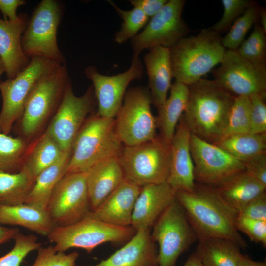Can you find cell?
<instances>
[{
  "instance_id": "obj_1",
  "label": "cell",
  "mask_w": 266,
  "mask_h": 266,
  "mask_svg": "<svg viewBox=\"0 0 266 266\" xmlns=\"http://www.w3.org/2000/svg\"><path fill=\"white\" fill-rule=\"evenodd\" d=\"M176 200L183 208L198 240L229 239L242 249L248 245L235 226L238 212L228 206L213 187L195 184L189 192L177 191Z\"/></svg>"
},
{
  "instance_id": "obj_2",
  "label": "cell",
  "mask_w": 266,
  "mask_h": 266,
  "mask_svg": "<svg viewBox=\"0 0 266 266\" xmlns=\"http://www.w3.org/2000/svg\"><path fill=\"white\" fill-rule=\"evenodd\" d=\"M183 114L191 133L211 143L217 142L226 128L234 96L214 80L201 78L188 86Z\"/></svg>"
},
{
  "instance_id": "obj_3",
  "label": "cell",
  "mask_w": 266,
  "mask_h": 266,
  "mask_svg": "<svg viewBox=\"0 0 266 266\" xmlns=\"http://www.w3.org/2000/svg\"><path fill=\"white\" fill-rule=\"evenodd\" d=\"M70 79L65 64L35 84L25 101L21 116L13 127L17 136L30 143L45 130L61 102Z\"/></svg>"
},
{
  "instance_id": "obj_4",
  "label": "cell",
  "mask_w": 266,
  "mask_h": 266,
  "mask_svg": "<svg viewBox=\"0 0 266 266\" xmlns=\"http://www.w3.org/2000/svg\"><path fill=\"white\" fill-rule=\"evenodd\" d=\"M169 50L173 76L187 86L220 64L226 51L219 33L210 28L182 38Z\"/></svg>"
},
{
  "instance_id": "obj_5",
  "label": "cell",
  "mask_w": 266,
  "mask_h": 266,
  "mask_svg": "<svg viewBox=\"0 0 266 266\" xmlns=\"http://www.w3.org/2000/svg\"><path fill=\"white\" fill-rule=\"evenodd\" d=\"M123 146L116 132L115 118L91 114L73 141L66 174L85 172L98 162L118 156Z\"/></svg>"
},
{
  "instance_id": "obj_6",
  "label": "cell",
  "mask_w": 266,
  "mask_h": 266,
  "mask_svg": "<svg viewBox=\"0 0 266 266\" xmlns=\"http://www.w3.org/2000/svg\"><path fill=\"white\" fill-rule=\"evenodd\" d=\"M118 157L125 179L141 187L166 182L170 144L161 135L138 145L123 146Z\"/></svg>"
},
{
  "instance_id": "obj_7",
  "label": "cell",
  "mask_w": 266,
  "mask_h": 266,
  "mask_svg": "<svg viewBox=\"0 0 266 266\" xmlns=\"http://www.w3.org/2000/svg\"><path fill=\"white\" fill-rule=\"evenodd\" d=\"M64 10L63 3L57 0H42L35 7L21 38L22 49L28 58L39 57L66 64L57 42Z\"/></svg>"
},
{
  "instance_id": "obj_8",
  "label": "cell",
  "mask_w": 266,
  "mask_h": 266,
  "mask_svg": "<svg viewBox=\"0 0 266 266\" xmlns=\"http://www.w3.org/2000/svg\"><path fill=\"white\" fill-rule=\"evenodd\" d=\"M136 232L131 226H115L87 216L69 225L55 226L47 237L57 251L79 248L91 253L106 242L125 244Z\"/></svg>"
},
{
  "instance_id": "obj_9",
  "label": "cell",
  "mask_w": 266,
  "mask_h": 266,
  "mask_svg": "<svg viewBox=\"0 0 266 266\" xmlns=\"http://www.w3.org/2000/svg\"><path fill=\"white\" fill-rule=\"evenodd\" d=\"M151 104L147 87L136 86L126 91L115 117L116 132L124 146L138 145L157 136V120Z\"/></svg>"
},
{
  "instance_id": "obj_10",
  "label": "cell",
  "mask_w": 266,
  "mask_h": 266,
  "mask_svg": "<svg viewBox=\"0 0 266 266\" xmlns=\"http://www.w3.org/2000/svg\"><path fill=\"white\" fill-rule=\"evenodd\" d=\"M48 59L34 57L27 67L13 79L0 84L2 105L0 112V132L9 134L22 115L25 101L35 84L62 65Z\"/></svg>"
},
{
  "instance_id": "obj_11",
  "label": "cell",
  "mask_w": 266,
  "mask_h": 266,
  "mask_svg": "<svg viewBox=\"0 0 266 266\" xmlns=\"http://www.w3.org/2000/svg\"><path fill=\"white\" fill-rule=\"evenodd\" d=\"M152 227V238L159 245V266H176L180 255L198 240L177 200L163 212Z\"/></svg>"
},
{
  "instance_id": "obj_12",
  "label": "cell",
  "mask_w": 266,
  "mask_h": 266,
  "mask_svg": "<svg viewBox=\"0 0 266 266\" xmlns=\"http://www.w3.org/2000/svg\"><path fill=\"white\" fill-rule=\"evenodd\" d=\"M96 106L92 85L83 95L77 96L74 93L70 79L61 102L45 130L64 152H70L79 130L89 114L95 113Z\"/></svg>"
},
{
  "instance_id": "obj_13",
  "label": "cell",
  "mask_w": 266,
  "mask_h": 266,
  "mask_svg": "<svg viewBox=\"0 0 266 266\" xmlns=\"http://www.w3.org/2000/svg\"><path fill=\"white\" fill-rule=\"evenodd\" d=\"M184 0H169L152 17L144 30L131 40L133 56L144 50L161 46L170 48L187 36L189 29L182 18Z\"/></svg>"
},
{
  "instance_id": "obj_14",
  "label": "cell",
  "mask_w": 266,
  "mask_h": 266,
  "mask_svg": "<svg viewBox=\"0 0 266 266\" xmlns=\"http://www.w3.org/2000/svg\"><path fill=\"white\" fill-rule=\"evenodd\" d=\"M46 210L58 226L69 225L87 217L91 208L86 173L66 174L55 186Z\"/></svg>"
},
{
  "instance_id": "obj_15",
  "label": "cell",
  "mask_w": 266,
  "mask_h": 266,
  "mask_svg": "<svg viewBox=\"0 0 266 266\" xmlns=\"http://www.w3.org/2000/svg\"><path fill=\"white\" fill-rule=\"evenodd\" d=\"M213 76L217 85L235 97L266 94V65L252 63L236 50H226Z\"/></svg>"
},
{
  "instance_id": "obj_16",
  "label": "cell",
  "mask_w": 266,
  "mask_h": 266,
  "mask_svg": "<svg viewBox=\"0 0 266 266\" xmlns=\"http://www.w3.org/2000/svg\"><path fill=\"white\" fill-rule=\"evenodd\" d=\"M190 151L195 180L216 187L234 175L245 171L243 163L216 145L191 133Z\"/></svg>"
},
{
  "instance_id": "obj_17",
  "label": "cell",
  "mask_w": 266,
  "mask_h": 266,
  "mask_svg": "<svg viewBox=\"0 0 266 266\" xmlns=\"http://www.w3.org/2000/svg\"><path fill=\"white\" fill-rule=\"evenodd\" d=\"M143 69L141 60L136 56L132 57L131 65L127 70L116 75H104L100 74L95 66H87L84 74L92 82L97 101L96 114L115 118L122 104L128 86L132 81L143 77Z\"/></svg>"
},
{
  "instance_id": "obj_18",
  "label": "cell",
  "mask_w": 266,
  "mask_h": 266,
  "mask_svg": "<svg viewBox=\"0 0 266 266\" xmlns=\"http://www.w3.org/2000/svg\"><path fill=\"white\" fill-rule=\"evenodd\" d=\"M191 133L182 115L170 143V168L166 180L176 192H191L196 184L190 147Z\"/></svg>"
},
{
  "instance_id": "obj_19",
  "label": "cell",
  "mask_w": 266,
  "mask_h": 266,
  "mask_svg": "<svg viewBox=\"0 0 266 266\" xmlns=\"http://www.w3.org/2000/svg\"><path fill=\"white\" fill-rule=\"evenodd\" d=\"M176 200V191L166 182L141 187L131 226L136 231L151 229L163 212Z\"/></svg>"
},
{
  "instance_id": "obj_20",
  "label": "cell",
  "mask_w": 266,
  "mask_h": 266,
  "mask_svg": "<svg viewBox=\"0 0 266 266\" xmlns=\"http://www.w3.org/2000/svg\"><path fill=\"white\" fill-rule=\"evenodd\" d=\"M141 187L125 179L87 216L115 226H131L134 206Z\"/></svg>"
},
{
  "instance_id": "obj_21",
  "label": "cell",
  "mask_w": 266,
  "mask_h": 266,
  "mask_svg": "<svg viewBox=\"0 0 266 266\" xmlns=\"http://www.w3.org/2000/svg\"><path fill=\"white\" fill-rule=\"evenodd\" d=\"M29 18L26 13L11 21L0 18V57L3 62L7 79H13L23 71L30 59L24 54L21 38Z\"/></svg>"
},
{
  "instance_id": "obj_22",
  "label": "cell",
  "mask_w": 266,
  "mask_h": 266,
  "mask_svg": "<svg viewBox=\"0 0 266 266\" xmlns=\"http://www.w3.org/2000/svg\"><path fill=\"white\" fill-rule=\"evenodd\" d=\"M85 172L91 211L96 209L125 179L118 156L100 161Z\"/></svg>"
},
{
  "instance_id": "obj_23",
  "label": "cell",
  "mask_w": 266,
  "mask_h": 266,
  "mask_svg": "<svg viewBox=\"0 0 266 266\" xmlns=\"http://www.w3.org/2000/svg\"><path fill=\"white\" fill-rule=\"evenodd\" d=\"M89 266H159L158 252L150 229L137 231L130 240L108 258Z\"/></svg>"
},
{
  "instance_id": "obj_24",
  "label": "cell",
  "mask_w": 266,
  "mask_h": 266,
  "mask_svg": "<svg viewBox=\"0 0 266 266\" xmlns=\"http://www.w3.org/2000/svg\"><path fill=\"white\" fill-rule=\"evenodd\" d=\"M148 78L152 104L158 109L167 99L173 76L169 48L158 46L149 50L143 58Z\"/></svg>"
},
{
  "instance_id": "obj_25",
  "label": "cell",
  "mask_w": 266,
  "mask_h": 266,
  "mask_svg": "<svg viewBox=\"0 0 266 266\" xmlns=\"http://www.w3.org/2000/svg\"><path fill=\"white\" fill-rule=\"evenodd\" d=\"M64 153L45 130L29 143L21 170L35 180L41 172L55 163Z\"/></svg>"
},
{
  "instance_id": "obj_26",
  "label": "cell",
  "mask_w": 266,
  "mask_h": 266,
  "mask_svg": "<svg viewBox=\"0 0 266 266\" xmlns=\"http://www.w3.org/2000/svg\"><path fill=\"white\" fill-rule=\"evenodd\" d=\"M214 188L220 199L238 212L249 202L266 192V186L245 170Z\"/></svg>"
},
{
  "instance_id": "obj_27",
  "label": "cell",
  "mask_w": 266,
  "mask_h": 266,
  "mask_svg": "<svg viewBox=\"0 0 266 266\" xmlns=\"http://www.w3.org/2000/svg\"><path fill=\"white\" fill-rule=\"evenodd\" d=\"M0 224L21 226L44 236L55 226L46 209L25 203L0 205Z\"/></svg>"
},
{
  "instance_id": "obj_28",
  "label": "cell",
  "mask_w": 266,
  "mask_h": 266,
  "mask_svg": "<svg viewBox=\"0 0 266 266\" xmlns=\"http://www.w3.org/2000/svg\"><path fill=\"white\" fill-rule=\"evenodd\" d=\"M170 89L169 97L157 109L156 120L161 136L170 144L178 122L186 107L188 87L175 81Z\"/></svg>"
},
{
  "instance_id": "obj_29",
  "label": "cell",
  "mask_w": 266,
  "mask_h": 266,
  "mask_svg": "<svg viewBox=\"0 0 266 266\" xmlns=\"http://www.w3.org/2000/svg\"><path fill=\"white\" fill-rule=\"evenodd\" d=\"M195 252L203 266H239L244 257L241 248L227 239H199Z\"/></svg>"
},
{
  "instance_id": "obj_30",
  "label": "cell",
  "mask_w": 266,
  "mask_h": 266,
  "mask_svg": "<svg viewBox=\"0 0 266 266\" xmlns=\"http://www.w3.org/2000/svg\"><path fill=\"white\" fill-rule=\"evenodd\" d=\"M70 154L71 151L65 152L55 163L36 177L25 203L46 209L55 186L66 173Z\"/></svg>"
},
{
  "instance_id": "obj_31",
  "label": "cell",
  "mask_w": 266,
  "mask_h": 266,
  "mask_svg": "<svg viewBox=\"0 0 266 266\" xmlns=\"http://www.w3.org/2000/svg\"><path fill=\"white\" fill-rule=\"evenodd\" d=\"M230 155L242 161L266 152V133H246L235 134L221 138L213 143Z\"/></svg>"
},
{
  "instance_id": "obj_32",
  "label": "cell",
  "mask_w": 266,
  "mask_h": 266,
  "mask_svg": "<svg viewBox=\"0 0 266 266\" xmlns=\"http://www.w3.org/2000/svg\"><path fill=\"white\" fill-rule=\"evenodd\" d=\"M34 181L23 170L14 173L0 172V205L24 203Z\"/></svg>"
},
{
  "instance_id": "obj_33",
  "label": "cell",
  "mask_w": 266,
  "mask_h": 266,
  "mask_svg": "<svg viewBox=\"0 0 266 266\" xmlns=\"http://www.w3.org/2000/svg\"><path fill=\"white\" fill-rule=\"evenodd\" d=\"M29 143L0 132V172H19Z\"/></svg>"
},
{
  "instance_id": "obj_34",
  "label": "cell",
  "mask_w": 266,
  "mask_h": 266,
  "mask_svg": "<svg viewBox=\"0 0 266 266\" xmlns=\"http://www.w3.org/2000/svg\"><path fill=\"white\" fill-rule=\"evenodd\" d=\"M259 8L251 2L245 12L231 26L228 33L222 38L223 47L230 50H237L243 42L247 32L259 19Z\"/></svg>"
},
{
  "instance_id": "obj_35",
  "label": "cell",
  "mask_w": 266,
  "mask_h": 266,
  "mask_svg": "<svg viewBox=\"0 0 266 266\" xmlns=\"http://www.w3.org/2000/svg\"><path fill=\"white\" fill-rule=\"evenodd\" d=\"M108 2L123 20L120 29L114 35V41L119 44L134 37L149 21V18L138 8L134 7L131 10H124L113 1Z\"/></svg>"
},
{
  "instance_id": "obj_36",
  "label": "cell",
  "mask_w": 266,
  "mask_h": 266,
  "mask_svg": "<svg viewBox=\"0 0 266 266\" xmlns=\"http://www.w3.org/2000/svg\"><path fill=\"white\" fill-rule=\"evenodd\" d=\"M250 124V97L236 96L221 138L235 134L249 133Z\"/></svg>"
},
{
  "instance_id": "obj_37",
  "label": "cell",
  "mask_w": 266,
  "mask_h": 266,
  "mask_svg": "<svg viewBox=\"0 0 266 266\" xmlns=\"http://www.w3.org/2000/svg\"><path fill=\"white\" fill-rule=\"evenodd\" d=\"M266 32L260 24H256L249 37L244 40L238 49V54L257 65H266Z\"/></svg>"
},
{
  "instance_id": "obj_38",
  "label": "cell",
  "mask_w": 266,
  "mask_h": 266,
  "mask_svg": "<svg viewBox=\"0 0 266 266\" xmlns=\"http://www.w3.org/2000/svg\"><path fill=\"white\" fill-rule=\"evenodd\" d=\"M13 239L15 243L12 249L0 257V266H21L30 253L37 250L42 246L33 234L25 235L19 233Z\"/></svg>"
},
{
  "instance_id": "obj_39",
  "label": "cell",
  "mask_w": 266,
  "mask_h": 266,
  "mask_svg": "<svg viewBox=\"0 0 266 266\" xmlns=\"http://www.w3.org/2000/svg\"><path fill=\"white\" fill-rule=\"evenodd\" d=\"M31 266H75L79 257L76 251L69 254L57 251L53 246L41 247Z\"/></svg>"
},
{
  "instance_id": "obj_40",
  "label": "cell",
  "mask_w": 266,
  "mask_h": 266,
  "mask_svg": "<svg viewBox=\"0 0 266 266\" xmlns=\"http://www.w3.org/2000/svg\"><path fill=\"white\" fill-rule=\"evenodd\" d=\"M251 2L248 0H222V16L210 28L219 33L226 31L234 21L245 12Z\"/></svg>"
},
{
  "instance_id": "obj_41",
  "label": "cell",
  "mask_w": 266,
  "mask_h": 266,
  "mask_svg": "<svg viewBox=\"0 0 266 266\" xmlns=\"http://www.w3.org/2000/svg\"><path fill=\"white\" fill-rule=\"evenodd\" d=\"M266 94L250 96V130L249 133H266Z\"/></svg>"
},
{
  "instance_id": "obj_42",
  "label": "cell",
  "mask_w": 266,
  "mask_h": 266,
  "mask_svg": "<svg viewBox=\"0 0 266 266\" xmlns=\"http://www.w3.org/2000/svg\"><path fill=\"white\" fill-rule=\"evenodd\" d=\"M235 226L238 232L241 231L249 238L251 241L266 246V221L251 219L239 215L236 218Z\"/></svg>"
},
{
  "instance_id": "obj_43",
  "label": "cell",
  "mask_w": 266,
  "mask_h": 266,
  "mask_svg": "<svg viewBox=\"0 0 266 266\" xmlns=\"http://www.w3.org/2000/svg\"><path fill=\"white\" fill-rule=\"evenodd\" d=\"M238 214L251 219L266 221V192L246 204Z\"/></svg>"
},
{
  "instance_id": "obj_44",
  "label": "cell",
  "mask_w": 266,
  "mask_h": 266,
  "mask_svg": "<svg viewBox=\"0 0 266 266\" xmlns=\"http://www.w3.org/2000/svg\"><path fill=\"white\" fill-rule=\"evenodd\" d=\"M243 163L245 171L266 186V153L256 155Z\"/></svg>"
},
{
  "instance_id": "obj_45",
  "label": "cell",
  "mask_w": 266,
  "mask_h": 266,
  "mask_svg": "<svg viewBox=\"0 0 266 266\" xmlns=\"http://www.w3.org/2000/svg\"><path fill=\"white\" fill-rule=\"evenodd\" d=\"M129 1L134 7L141 10L149 18L158 13L168 0H130Z\"/></svg>"
},
{
  "instance_id": "obj_46",
  "label": "cell",
  "mask_w": 266,
  "mask_h": 266,
  "mask_svg": "<svg viewBox=\"0 0 266 266\" xmlns=\"http://www.w3.org/2000/svg\"><path fill=\"white\" fill-rule=\"evenodd\" d=\"M24 0H0V11L3 19L15 21L18 18L16 11L18 7L24 5Z\"/></svg>"
},
{
  "instance_id": "obj_47",
  "label": "cell",
  "mask_w": 266,
  "mask_h": 266,
  "mask_svg": "<svg viewBox=\"0 0 266 266\" xmlns=\"http://www.w3.org/2000/svg\"><path fill=\"white\" fill-rule=\"evenodd\" d=\"M19 230L16 228H8L0 224V245L12 239L19 233Z\"/></svg>"
},
{
  "instance_id": "obj_48",
  "label": "cell",
  "mask_w": 266,
  "mask_h": 266,
  "mask_svg": "<svg viewBox=\"0 0 266 266\" xmlns=\"http://www.w3.org/2000/svg\"><path fill=\"white\" fill-rule=\"evenodd\" d=\"M183 266H203L195 252L192 253Z\"/></svg>"
},
{
  "instance_id": "obj_49",
  "label": "cell",
  "mask_w": 266,
  "mask_h": 266,
  "mask_svg": "<svg viewBox=\"0 0 266 266\" xmlns=\"http://www.w3.org/2000/svg\"><path fill=\"white\" fill-rule=\"evenodd\" d=\"M259 19H260V24L263 29L266 32V13L265 10L259 9Z\"/></svg>"
},
{
  "instance_id": "obj_50",
  "label": "cell",
  "mask_w": 266,
  "mask_h": 266,
  "mask_svg": "<svg viewBox=\"0 0 266 266\" xmlns=\"http://www.w3.org/2000/svg\"><path fill=\"white\" fill-rule=\"evenodd\" d=\"M239 266H255V261L244 256Z\"/></svg>"
},
{
  "instance_id": "obj_51",
  "label": "cell",
  "mask_w": 266,
  "mask_h": 266,
  "mask_svg": "<svg viewBox=\"0 0 266 266\" xmlns=\"http://www.w3.org/2000/svg\"><path fill=\"white\" fill-rule=\"evenodd\" d=\"M5 72V69L3 62L0 57V84L1 80H0V77L3 73Z\"/></svg>"
},
{
  "instance_id": "obj_52",
  "label": "cell",
  "mask_w": 266,
  "mask_h": 266,
  "mask_svg": "<svg viewBox=\"0 0 266 266\" xmlns=\"http://www.w3.org/2000/svg\"><path fill=\"white\" fill-rule=\"evenodd\" d=\"M255 266H266V262H257L255 261Z\"/></svg>"
}]
</instances>
